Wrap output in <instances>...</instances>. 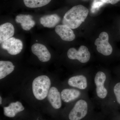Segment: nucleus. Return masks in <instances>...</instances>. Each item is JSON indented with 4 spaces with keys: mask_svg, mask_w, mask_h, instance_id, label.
Returning a JSON list of instances; mask_svg holds the SVG:
<instances>
[{
    "mask_svg": "<svg viewBox=\"0 0 120 120\" xmlns=\"http://www.w3.org/2000/svg\"><path fill=\"white\" fill-rule=\"evenodd\" d=\"M112 79L109 72L99 70L94 74V100L101 105L106 106L109 97Z\"/></svg>",
    "mask_w": 120,
    "mask_h": 120,
    "instance_id": "f257e3e1",
    "label": "nucleus"
},
{
    "mask_svg": "<svg viewBox=\"0 0 120 120\" xmlns=\"http://www.w3.org/2000/svg\"><path fill=\"white\" fill-rule=\"evenodd\" d=\"M88 12V9L83 5L74 6L65 14L62 24L67 25L72 29L77 28L85 21Z\"/></svg>",
    "mask_w": 120,
    "mask_h": 120,
    "instance_id": "f03ea898",
    "label": "nucleus"
},
{
    "mask_svg": "<svg viewBox=\"0 0 120 120\" xmlns=\"http://www.w3.org/2000/svg\"><path fill=\"white\" fill-rule=\"evenodd\" d=\"M75 103L68 114L69 120H82L88 114L93 103L88 95L75 101Z\"/></svg>",
    "mask_w": 120,
    "mask_h": 120,
    "instance_id": "7ed1b4c3",
    "label": "nucleus"
},
{
    "mask_svg": "<svg viewBox=\"0 0 120 120\" xmlns=\"http://www.w3.org/2000/svg\"><path fill=\"white\" fill-rule=\"evenodd\" d=\"M93 77L94 74L82 72L70 77L68 80V84L71 87L88 92L94 88Z\"/></svg>",
    "mask_w": 120,
    "mask_h": 120,
    "instance_id": "20e7f679",
    "label": "nucleus"
},
{
    "mask_svg": "<svg viewBox=\"0 0 120 120\" xmlns=\"http://www.w3.org/2000/svg\"><path fill=\"white\" fill-rule=\"evenodd\" d=\"M51 86V81L46 75L40 76L35 78L32 83V91L37 99L43 100L46 98Z\"/></svg>",
    "mask_w": 120,
    "mask_h": 120,
    "instance_id": "39448f33",
    "label": "nucleus"
},
{
    "mask_svg": "<svg viewBox=\"0 0 120 120\" xmlns=\"http://www.w3.org/2000/svg\"><path fill=\"white\" fill-rule=\"evenodd\" d=\"M67 56L69 59L77 60L82 64L87 63L91 57L88 48L84 45L80 46L78 50L75 48H70L68 50Z\"/></svg>",
    "mask_w": 120,
    "mask_h": 120,
    "instance_id": "423d86ee",
    "label": "nucleus"
},
{
    "mask_svg": "<svg viewBox=\"0 0 120 120\" xmlns=\"http://www.w3.org/2000/svg\"><path fill=\"white\" fill-rule=\"evenodd\" d=\"M109 36L106 32H102L99 34L98 38L95 41L94 44L97 46V51L103 56L111 55L113 49L109 41Z\"/></svg>",
    "mask_w": 120,
    "mask_h": 120,
    "instance_id": "0eeeda50",
    "label": "nucleus"
},
{
    "mask_svg": "<svg viewBox=\"0 0 120 120\" xmlns=\"http://www.w3.org/2000/svg\"><path fill=\"white\" fill-rule=\"evenodd\" d=\"M60 94L62 101L67 103L75 102L88 95L87 92L73 87L64 88L61 91Z\"/></svg>",
    "mask_w": 120,
    "mask_h": 120,
    "instance_id": "6e6552de",
    "label": "nucleus"
},
{
    "mask_svg": "<svg viewBox=\"0 0 120 120\" xmlns=\"http://www.w3.org/2000/svg\"><path fill=\"white\" fill-rule=\"evenodd\" d=\"M1 46L2 49L7 50L9 54L16 55L21 52L23 45L21 40L11 37L2 42Z\"/></svg>",
    "mask_w": 120,
    "mask_h": 120,
    "instance_id": "1a4fd4ad",
    "label": "nucleus"
},
{
    "mask_svg": "<svg viewBox=\"0 0 120 120\" xmlns=\"http://www.w3.org/2000/svg\"><path fill=\"white\" fill-rule=\"evenodd\" d=\"M31 50L34 54L37 56L41 61L46 62L51 57L50 53L45 45L41 43L34 44L31 46Z\"/></svg>",
    "mask_w": 120,
    "mask_h": 120,
    "instance_id": "9d476101",
    "label": "nucleus"
},
{
    "mask_svg": "<svg viewBox=\"0 0 120 120\" xmlns=\"http://www.w3.org/2000/svg\"><path fill=\"white\" fill-rule=\"evenodd\" d=\"M55 31L63 41H71L75 38L73 31L67 25L60 24L56 26Z\"/></svg>",
    "mask_w": 120,
    "mask_h": 120,
    "instance_id": "9b49d317",
    "label": "nucleus"
},
{
    "mask_svg": "<svg viewBox=\"0 0 120 120\" xmlns=\"http://www.w3.org/2000/svg\"><path fill=\"white\" fill-rule=\"evenodd\" d=\"M47 98L52 107L55 109H59L62 106L61 94L57 88L52 87L50 88L47 95Z\"/></svg>",
    "mask_w": 120,
    "mask_h": 120,
    "instance_id": "f8f14e48",
    "label": "nucleus"
},
{
    "mask_svg": "<svg viewBox=\"0 0 120 120\" xmlns=\"http://www.w3.org/2000/svg\"><path fill=\"white\" fill-rule=\"evenodd\" d=\"M17 23L20 24L22 28L26 31L30 30L35 25V22L31 15L20 14L17 15L15 19Z\"/></svg>",
    "mask_w": 120,
    "mask_h": 120,
    "instance_id": "ddd939ff",
    "label": "nucleus"
},
{
    "mask_svg": "<svg viewBox=\"0 0 120 120\" xmlns=\"http://www.w3.org/2000/svg\"><path fill=\"white\" fill-rule=\"evenodd\" d=\"M15 34V28L10 23L7 22L0 26V43L11 38Z\"/></svg>",
    "mask_w": 120,
    "mask_h": 120,
    "instance_id": "4468645a",
    "label": "nucleus"
},
{
    "mask_svg": "<svg viewBox=\"0 0 120 120\" xmlns=\"http://www.w3.org/2000/svg\"><path fill=\"white\" fill-rule=\"evenodd\" d=\"M60 20V17L56 14L43 16L40 19L41 24L44 27L47 28H53L56 27Z\"/></svg>",
    "mask_w": 120,
    "mask_h": 120,
    "instance_id": "2eb2a0df",
    "label": "nucleus"
},
{
    "mask_svg": "<svg viewBox=\"0 0 120 120\" xmlns=\"http://www.w3.org/2000/svg\"><path fill=\"white\" fill-rule=\"evenodd\" d=\"M24 109V107L20 102H12L10 103L8 106L4 107V114L6 116L13 117L17 113Z\"/></svg>",
    "mask_w": 120,
    "mask_h": 120,
    "instance_id": "dca6fc26",
    "label": "nucleus"
},
{
    "mask_svg": "<svg viewBox=\"0 0 120 120\" xmlns=\"http://www.w3.org/2000/svg\"><path fill=\"white\" fill-rule=\"evenodd\" d=\"M114 100L120 105V82L113 84L112 80L109 97L106 106L108 107Z\"/></svg>",
    "mask_w": 120,
    "mask_h": 120,
    "instance_id": "f3484780",
    "label": "nucleus"
},
{
    "mask_svg": "<svg viewBox=\"0 0 120 120\" xmlns=\"http://www.w3.org/2000/svg\"><path fill=\"white\" fill-rule=\"evenodd\" d=\"M15 67L10 61H0V79H4L14 71Z\"/></svg>",
    "mask_w": 120,
    "mask_h": 120,
    "instance_id": "a211bd4d",
    "label": "nucleus"
},
{
    "mask_svg": "<svg viewBox=\"0 0 120 120\" xmlns=\"http://www.w3.org/2000/svg\"><path fill=\"white\" fill-rule=\"evenodd\" d=\"M51 0H23L25 5L30 8H40L49 4Z\"/></svg>",
    "mask_w": 120,
    "mask_h": 120,
    "instance_id": "6ab92c4d",
    "label": "nucleus"
},
{
    "mask_svg": "<svg viewBox=\"0 0 120 120\" xmlns=\"http://www.w3.org/2000/svg\"><path fill=\"white\" fill-rule=\"evenodd\" d=\"M104 3L101 1H95L92 4V7H91V11H95V10L96 9H98L99 8H100L101 6L103 5L104 4Z\"/></svg>",
    "mask_w": 120,
    "mask_h": 120,
    "instance_id": "aec40b11",
    "label": "nucleus"
},
{
    "mask_svg": "<svg viewBox=\"0 0 120 120\" xmlns=\"http://www.w3.org/2000/svg\"><path fill=\"white\" fill-rule=\"evenodd\" d=\"M120 0H101V1L104 4L106 3L107 4H116Z\"/></svg>",
    "mask_w": 120,
    "mask_h": 120,
    "instance_id": "412c9836",
    "label": "nucleus"
},
{
    "mask_svg": "<svg viewBox=\"0 0 120 120\" xmlns=\"http://www.w3.org/2000/svg\"><path fill=\"white\" fill-rule=\"evenodd\" d=\"M0 104L1 105L2 104V98H1V97H0Z\"/></svg>",
    "mask_w": 120,
    "mask_h": 120,
    "instance_id": "4be33fe9",
    "label": "nucleus"
}]
</instances>
